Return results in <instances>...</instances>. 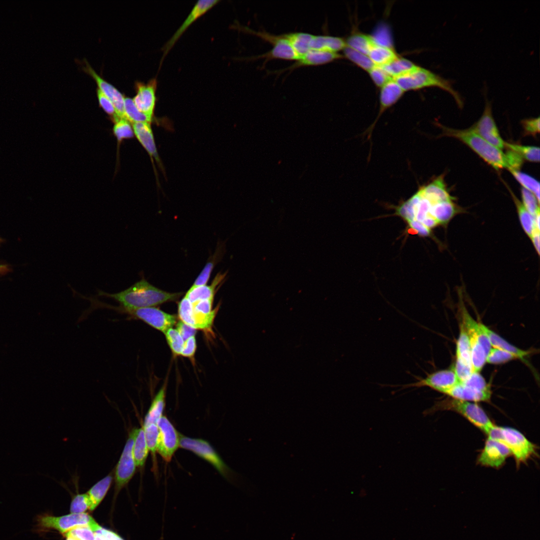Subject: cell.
Segmentation results:
<instances>
[{
  "label": "cell",
  "instance_id": "9",
  "mask_svg": "<svg viewBox=\"0 0 540 540\" xmlns=\"http://www.w3.org/2000/svg\"><path fill=\"white\" fill-rule=\"evenodd\" d=\"M428 527L424 523L416 524L405 540H425Z\"/></svg>",
  "mask_w": 540,
  "mask_h": 540
},
{
  "label": "cell",
  "instance_id": "8",
  "mask_svg": "<svg viewBox=\"0 0 540 540\" xmlns=\"http://www.w3.org/2000/svg\"><path fill=\"white\" fill-rule=\"evenodd\" d=\"M500 119H512L517 117H530L529 123L526 126V131L532 127L533 124H535L537 121L540 120V101L537 102L534 105L525 107L523 109L512 111V112H506L500 115L495 116V118Z\"/></svg>",
  "mask_w": 540,
  "mask_h": 540
},
{
  "label": "cell",
  "instance_id": "1",
  "mask_svg": "<svg viewBox=\"0 0 540 540\" xmlns=\"http://www.w3.org/2000/svg\"><path fill=\"white\" fill-rule=\"evenodd\" d=\"M270 175L273 187L265 200L271 213L281 224L307 238L313 202V159L304 157L294 166L272 163Z\"/></svg>",
  "mask_w": 540,
  "mask_h": 540
},
{
  "label": "cell",
  "instance_id": "4",
  "mask_svg": "<svg viewBox=\"0 0 540 540\" xmlns=\"http://www.w3.org/2000/svg\"><path fill=\"white\" fill-rule=\"evenodd\" d=\"M268 269L295 304L302 319L309 317L315 328L324 333L308 277V271L302 254V247L297 245L264 246Z\"/></svg>",
  "mask_w": 540,
  "mask_h": 540
},
{
  "label": "cell",
  "instance_id": "11",
  "mask_svg": "<svg viewBox=\"0 0 540 540\" xmlns=\"http://www.w3.org/2000/svg\"><path fill=\"white\" fill-rule=\"evenodd\" d=\"M2 483H3V479H2L1 476H0V485H1Z\"/></svg>",
  "mask_w": 540,
  "mask_h": 540
},
{
  "label": "cell",
  "instance_id": "10",
  "mask_svg": "<svg viewBox=\"0 0 540 540\" xmlns=\"http://www.w3.org/2000/svg\"><path fill=\"white\" fill-rule=\"evenodd\" d=\"M0 540H15V534L11 530L0 529Z\"/></svg>",
  "mask_w": 540,
  "mask_h": 540
},
{
  "label": "cell",
  "instance_id": "3",
  "mask_svg": "<svg viewBox=\"0 0 540 540\" xmlns=\"http://www.w3.org/2000/svg\"><path fill=\"white\" fill-rule=\"evenodd\" d=\"M171 125L172 131L167 134L169 142L186 155L195 169L196 176L222 201L233 230L240 235H250L249 191L226 170L197 150L173 123Z\"/></svg>",
  "mask_w": 540,
  "mask_h": 540
},
{
  "label": "cell",
  "instance_id": "7",
  "mask_svg": "<svg viewBox=\"0 0 540 540\" xmlns=\"http://www.w3.org/2000/svg\"><path fill=\"white\" fill-rule=\"evenodd\" d=\"M193 187L199 212L223 235V239L236 233L222 201L196 175Z\"/></svg>",
  "mask_w": 540,
  "mask_h": 540
},
{
  "label": "cell",
  "instance_id": "5",
  "mask_svg": "<svg viewBox=\"0 0 540 540\" xmlns=\"http://www.w3.org/2000/svg\"><path fill=\"white\" fill-rule=\"evenodd\" d=\"M228 245L226 266L236 288L246 280L265 276L269 269L262 245L250 235L231 234L225 239Z\"/></svg>",
  "mask_w": 540,
  "mask_h": 540
},
{
  "label": "cell",
  "instance_id": "6",
  "mask_svg": "<svg viewBox=\"0 0 540 540\" xmlns=\"http://www.w3.org/2000/svg\"><path fill=\"white\" fill-rule=\"evenodd\" d=\"M248 222L250 235L262 245H297L307 242L304 238L281 224L271 213L265 197L249 192Z\"/></svg>",
  "mask_w": 540,
  "mask_h": 540
},
{
  "label": "cell",
  "instance_id": "2",
  "mask_svg": "<svg viewBox=\"0 0 540 540\" xmlns=\"http://www.w3.org/2000/svg\"><path fill=\"white\" fill-rule=\"evenodd\" d=\"M438 4V0H402L391 6L363 50L324 95L326 110L323 122L376 55Z\"/></svg>",
  "mask_w": 540,
  "mask_h": 540
}]
</instances>
